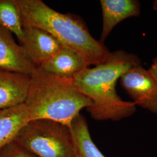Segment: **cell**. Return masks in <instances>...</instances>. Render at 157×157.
<instances>
[{
  "label": "cell",
  "instance_id": "e0dca14e",
  "mask_svg": "<svg viewBox=\"0 0 157 157\" xmlns=\"http://www.w3.org/2000/svg\"><path fill=\"white\" fill-rule=\"evenodd\" d=\"M1 110H0V112H1Z\"/></svg>",
  "mask_w": 157,
  "mask_h": 157
},
{
  "label": "cell",
  "instance_id": "ba28073f",
  "mask_svg": "<svg viewBox=\"0 0 157 157\" xmlns=\"http://www.w3.org/2000/svg\"><path fill=\"white\" fill-rule=\"evenodd\" d=\"M100 4L102 28L100 41L103 44L118 23L140 13V4L136 0H101Z\"/></svg>",
  "mask_w": 157,
  "mask_h": 157
},
{
  "label": "cell",
  "instance_id": "52a82bcc",
  "mask_svg": "<svg viewBox=\"0 0 157 157\" xmlns=\"http://www.w3.org/2000/svg\"><path fill=\"white\" fill-rule=\"evenodd\" d=\"M22 46L30 59L36 67L50 59L63 45L48 32L32 26H23Z\"/></svg>",
  "mask_w": 157,
  "mask_h": 157
},
{
  "label": "cell",
  "instance_id": "9a60e30c",
  "mask_svg": "<svg viewBox=\"0 0 157 157\" xmlns=\"http://www.w3.org/2000/svg\"><path fill=\"white\" fill-rule=\"evenodd\" d=\"M148 70L157 81V57L152 60L151 67Z\"/></svg>",
  "mask_w": 157,
  "mask_h": 157
},
{
  "label": "cell",
  "instance_id": "3957f363",
  "mask_svg": "<svg viewBox=\"0 0 157 157\" xmlns=\"http://www.w3.org/2000/svg\"><path fill=\"white\" fill-rule=\"evenodd\" d=\"M30 121L45 119L70 126L80 111L92 104L76 87L73 78H61L37 67L30 76L24 103Z\"/></svg>",
  "mask_w": 157,
  "mask_h": 157
},
{
  "label": "cell",
  "instance_id": "30bf717a",
  "mask_svg": "<svg viewBox=\"0 0 157 157\" xmlns=\"http://www.w3.org/2000/svg\"><path fill=\"white\" fill-rule=\"evenodd\" d=\"M40 68L48 73L67 78H73L87 66L82 58L76 52L63 47Z\"/></svg>",
  "mask_w": 157,
  "mask_h": 157
},
{
  "label": "cell",
  "instance_id": "8992f818",
  "mask_svg": "<svg viewBox=\"0 0 157 157\" xmlns=\"http://www.w3.org/2000/svg\"><path fill=\"white\" fill-rule=\"evenodd\" d=\"M36 68L11 33L0 26V69L30 76Z\"/></svg>",
  "mask_w": 157,
  "mask_h": 157
},
{
  "label": "cell",
  "instance_id": "5bb4252c",
  "mask_svg": "<svg viewBox=\"0 0 157 157\" xmlns=\"http://www.w3.org/2000/svg\"><path fill=\"white\" fill-rule=\"evenodd\" d=\"M0 157H37L13 140L0 150Z\"/></svg>",
  "mask_w": 157,
  "mask_h": 157
},
{
  "label": "cell",
  "instance_id": "5b68a950",
  "mask_svg": "<svg viewBox=\"0 0 157 157\" xmlns=\"http://www.w3.org/2000/svg\"><path fill=\"white\" fill-rule=\"evenodd\" d=\"M119 80L136 106L157 115V81L148 69L141 65L135 66Z\"/></svg>",
  "mask_w": 157,
  "mask_h": 157
},
{
  "label": "cell",
  "instance_id": "9c48e42d",
  "mask_svg": "<svg viewBox=\"0 0 157 157\" xmlns=\"http://www.w3.org/2000/svg\"><path fill=\"white\" fill-rule=\"evenodd\" d=\"M30 76L0 69V110L25 103Z\"/></svg>",
  "mask_w": 157,
  "mask_h": 157
},
{
  "label": "cell",
  "instance_id": "6da1fadb",
  "mask_svg": "<svg viewBox=\"0 0 157 157\" xmlns=\"http://www.w3.org/2000/svg\"><path fill=\"white\" fill-rule=\"evenodd\" d=\"M141 65L137 56L124 50L111 53L106 62L86 67L73 78L76 87L88 97L92 104L86 109L95 121H118L133 115L136 105L123 100L116 86L122 75L132 67Z\"/></svg>",
  "mask_w": 157,
  "mask_h": 157
},
{
  "label": "cell",
  "instance_id": "2e32d148",
  "mask_svg": "<svg viewBox=\"0 0 157 157\" xmlns=\"http://www.w3.org/2000/svg\"><path fill=\"white\" fill-rule=\"evenodd\" d=\"M153 8L154 10L157 11V0L155 1L153 3Z\"/></svg>",
  "mask_w": 157,
  "mask_h": 157
},
{
  "label": "cell",
  "instance_id": "7a4b0ae2",
  "mask_svg": "<svg viewBox=\"0 0 157 157\" xmlns=\"http://www.w3.org/2000/svg\"><path fill=\"white\" fill-rule=\"evenodd\" d=\"M14 2L23 26L45 30L63 47L76 52L87 67L106 62L111 56L112 52L91 35L81 20L56 11L41 0H14Z\"/></svg>",
  "mask_w": 157,
  "mask_h": 157
},
{
  "label": "cell",
  "instance_id": "7c38bea8",
  "mask_svg": "<svg viewBox=\"0 0 157 157\" xmlns=\"http://www.w3.org/2000/svg\"><path fill=\"white\" fill-rule=\"evenodd\" d=\"M77 157H106L93 140L86 119L79 114L69 126Z\"/></svg>",
  "mask_w": 157,
  "mask_h": 157
},
{
  "label": "cell",
  "instance_id": "8fae6325",
  "mask_svg": "<svg viewBox=\"0 0 157 157\" xmlns=\"http://www.w3.org/2000/svg\"><path fill=\"white\" fill-rule=\"evenodd\" d=\"M30 121L23 103L1 110L0 112V150L13 140L17 133Z\"/></svg>",
  "mask_w": 157,
  "mask_h": 157
},
{
  "label": "cell",
  "instance_id": "277c9868",
  "mask_svg": "<svg viewBox=\"0 0 157 157\" xmlns=\"http://www.w3.org/2000/svg\"><path fill=\"white\" fill-rule=\"evenodd\" d=\"M13 141L37 157H77L69 127L50 120L29 121Z\"/></svg>",
  "mask_w": 157,
  "mask_h": 157
},
{
  "label": "cell",
  "instance_id": "4fadbf2b",
  "mask_svg": "<svg viewBox=\"0 0 157 157\" xmlns=\"http://www.w3.org/2000/svg\"><path fill=\"white\" fill-rule=\"evenodd\" d=\"M0 26L14 34L20 44L22 43L23 27L14 0H0Z\"/></svg>",
  "mask_w": 157,
  "mask_h": 157
}]
</instances>
